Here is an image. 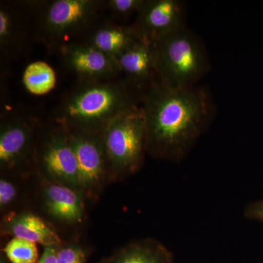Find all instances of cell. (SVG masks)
Instances as JSON below:
<instances>
[{
  "instance_id": "cell-3",
  "label": "cell",
  "mask_w": 263,
  "mask_h": 263,
  "mask_svg": "<svg viewBox=\"0 0 263 263\" xmlns=\"http://www.w3.org/2000/svg\"><path fill=\"white\" fill-rule=\"evenodd\" d=\"M155 43L157 81L164 87L193 88L209 70L205 48L185 26Z\"/></svg>"
},
{
  "instance_id": "cell-19",
  "label": "cell",
  "mask_w": 263,
  "mask_h": 263,
  "mask_svg": "<svg viewBox=\"0 0 263 263\" xmlns=\"http://www.w3.org/2000/svg\"><path fill=\"white\" fill-rule=\"evenodd\" d=\"M143 0H107L104 1V10L111 15L114 21H127L132 15L138 14Z\"/></svg>"
},
{
  "instance_id": "cell-11",
  "label": "cell",
  "mask_w": 263,
  "mask_h": 263,
  "mask_svg": "<svg viewBox=\"0 0 263 263\" xmlns=\"http://www.w3.org/2000/svg\"><path fill=\"white\" fill-rule=\"evenodd\" d=\"M27 15L16 3L0 4V53L4 61L18 60L30 49L33 38Z\"/></svg>"
},
{
  "instance_id": "cell-15",
  "label": "cell",
  "mask_w": 263,
  "mask_h": 263,
  "mask_svg": "<svg viewBox=\"0 0 263 263\" xmlns=\"http://www.w3.org/2000/svg\"><path fill=\"white\" fill-rule=\"evenodd\" d=\"M5 229L13 238H22L36 245L46 247H60V236L40 216L22 213L8 216L5 221Z\"/></svg>"
},
{
  "instance_id": "cell-18",
  "label": "cell",
  "mask_w": 263,
  "mask_h": 263,
  "mask_svg": "<svg viewBox=\"0 0 263 263\" xmlns=\"http://www.w3.org/2000/svg\"><path fill=\"white\" fill-rule=\"evenodd\" d=\"M3 252L10 263H37L40 258L37 245L22 238L10 240Z\"/></svg>"
},
{
  "instance_id": "cell-12",
  "label": "cell",
  "mask_w": 263,
  "mask_h": 263,
  "mask_svg": "<svg viewBox=\"0 0 263 263\" xmlns=\"http://www.w3.org/2000/svg\"><path fill=\"white\" fill-rule=\"evenodd\" d=\"M123 77L144 93L157 81L156 43L141 40L117 58Z\"/></svg>"
},
{
  "instance_id": "cell-4",
  "label": "cell",
  "mask_w": 263,
  "mask_h": 263,
  "mask_svg": "<svg viewBox=\"0 0 263 263\" xmlns=\"http://www.w3.org/2000/svg\"><path fill=\"white\" fill-rule=\"evenodd\" d=\"M104 1H48L36 15L34 38L58 51L66 43L82 39L101 18Z\"/></svg>"
},
{
  "instance_id": "cell-2",
  "label": "cell",
  "mask_w": 263,
  "mask_h": 263,
  "mask_svg": "<svg viewBox=\"0 0 263 263\" xmlns=\"http://www.w3.org/2000/svg\"><path fill=\"white\" fill-rule=\"evenodd\" d=\"M143 95L123 76L78 80L53 109L52 122L67 129L102 134L118 116L141 106Z\"/></svg>"
},
{
  "instance_id": "cell-22",
  "label": "cell",
  "mask_w": 263,
  "mask_h": 263,
  "mask_svg": "<svg viewBox=\"0 0 263 263\" xmlns=\"http://www.w3.org/2000/svg\"><path fill=\"white\" fill-rule=\"evenodd\" d=\"M243 216L249 220L263 223V200L247 204L243 211Z\"/></svg>"
},
{
  "instance_id": "cell-21",
  "label": "cell",
  "mask_w": 263,
  "mask_h": 263,
  "mask_svg": "<svg viewBox=\"0 0 263 263\" xmlns=\"http://www.w3.org/2000/svg\"><path fill=\"white\" fill-rule=\"evenodd\" d=\"M18 195L14 183L10 180L2 178L0 180V207L2 209L13 203Z\"/></svg>"
},
{
  "instance_id": "cell-23",
  "label": "cell",
  "mask_w": 263,
  "mask_h": 263,
  "mask_svg": "<svg viewBox=\"0 0 263 263\" xmlns=\"http://www.w3.org/2000/svg\"><path fill=\"white\" fill-rule=\"evenodd\" d=\"M57 247H44L42 255L38 259L37 263H57Z\"/></svg>"
},
{
  "instance_id": "cell-8",
  "label": "cell",
  "mask_w": 263,
  "mask_h": 263,
  "mask_svg": "<svg viewBox=\"0 0 263 263\" xmlns=\"http://www.w3.org/2000/svg\"><path fill=\"white\" fill-rule=\"evenodd\" d=\"M65 129L77 159L79 191L91 198L111 175L101 134Z\"/></svg>"
},
{
  "instance_id": "cell-10",
  "label": "cell",
  "mask_w": 263,
  "mask_h": 263,
  "mask_svg": "<svg viewBox=\"0 0 263 263\" xmlns=\"http://www.w3.org/2000/svg\"><path fill=\"white\" fill-rule=\"evenodd\" d=\"M184 3L179 0H143L133 27L142 39L157 43L185 26Z\"/></svg>"
},
{
  "instance_id": "cell-24",
  "label": "cell",
  "mask_w": 263,
  "mask_h": 263,
  "mask_svg": "<svg viewBox=\"0 0 263 263\" xmlns=\"http://www.w3.org/2000/svg\"><path fill=\"white\" fill-rule=\"evenodd\" d=\"M8 259H6L5 257H2L1 260H0V263H8Z\"/></svg>"
},
{
  "instance_id": "cell-13",
  "label": "cell",
  "mask_w": 263,
  "mask_h": 263,
  "mask_svg": "<svg viewBox=\"0 0 263 263\" xmlns=\"http://www.w3.org/2000/svg\"><path fill=\"white\" fill-rule=\"evenodd\" d=\"M82 39L115 59L143 40L133 25H124L102 17Z\"/></svg>"
},
{
  "instance_id": "cell-5",
  "label": "cell",
  "mask_w": 263,
  "mask_h": 263,
  "mask_svg": "<svg viewBox=\"0 0 263 263\" xmlns=\"http://www.w3.org/2000/svg\"><path fill=\"white\" fill-rule=\"evenodd\" d=\"M101 136L111 176L126 177L139 170L148 153L146 119L141 105L116 117Z\"/></svg>"
},
{
  "instance_id": "cell-14",
  "label": "cell",
  "mask_w": 263,
  "mask_h": 263,
  "mask_svg": "<svg viewBox=\"0 0 263 263\" xmlns=\"http://www.w3.org/2000/svg\"><path fill=\"white\" fill-rule=\"evenodd\" d=\"M81 192L75 189L50 181L43 190V201L49 215L69 224L82 221L84 205Z\"/></svg>"
},
{
  "instance_id": "cell-7",
  "label": "cell",
  "mask_w": 263,
  "mask_h": 263,
  "mask_svg": "<svg viewBox=\"0 0 263 263\" xmlns=\"http://www.w3.org/2000/svg\"><path fill=\"white\" fill-rule=\"evenodd\" d=\"M35 163L51 181L79 191V166L65 128L53 124L36 144Z\"/></svg>"
},
{
  "instance_id": "cell-16",
  "label": "cell",
  "mask_w": 263,
  "mask_h": 263,
  "mask_svg": "<svg viewBox=\"0 0 263 263\" xmlns=\"http://www.w3.org/2000/svg\"><path fill=\"white\" fill-rule=\"evenodd\" d=\"M100 263H176L172 252L159 240H136L117 249Z\"/></svg>"
},
{
  "instance_id": "cell-9",
  "label": "cell",
  "mask_w": 263,
  "mask_h": 263,
  "mask_svg": "<svg viewBox=\"0 0 263 263\" xmlns=\"http://www.w3.org/2000/svg\"><path fill=\"white\" fill-rule=\"evenodd\" d=\"M58 52L66 70L78 80H110L122 76L117 59L84 39L66 43Z\"/></svg>"
},
{
  "instance_id": "cell-17",
  "label": "cell",
  "mask_w": 263,
  "mask_h": 263,
  "mask_svg": "<svg viewBox=\"0 0 263 263\" xmlns=\"http://www.w3.org/2000/svg\"><path fill=\"white\" fill-rule=\"evenodd\" d=\"M22 81L24 87L35 95L50 92L57 84V77L51 66L42 61L29 64L24 71Z\"/></svg>"
},
{
  "instance_id": "cell-1",
  "label": "cell",
  "mask_w": 263,
  "mask_h": 263,
  "mask_svg": "<svg viewBox=\"0 0 263 263\" xmlns=\"http://www.w3.org/2000/svg\"><path fill=\"white\" fill-rule=\"evenodd\" d=\"M141 107L147 152L172 162L187 155L206 127L212 111L209 96L201 88L169 89L157 81L143 93Z\"/></svg>"
},
{
  "instance_id": "cell-6",
  "label": "cell",
  "mask_w": 263,
  "mask_h": 263,
  "mask_svg": "<svg viewBox=\"0 0 263 263\" xmlns=\"http://www.w3.org/2000/svg\"><path fill=\"white\" fill-rule=\"evenodd\" d=\"M40 120L21 110L5 114L0 124V166L3 171H15L35 163L36 139Z\"/></svg>"
},
{
  "instance_id": "cell-20",
  "label": "cell",
  "mask_w": 263,
  "mask_h": 263,
  "mask_svg": "<svg viewBox=\"0 0 263 263\" xmlns=\"http://www.w3.org/2000/svg\"><path fill=\"white\" fill-rule=\"evenodd\" d=\"M89 252L83 246L67 243L57 247V263H86Z\"/></svg>"
}]
</instances>
